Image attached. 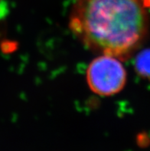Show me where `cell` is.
<instances>
[{
    "mask_svg": "<svg viewBox=\"0 0 150 151\" xmlns=\"http://www.w3.org/2000/svg\"><path fill=\"white\" fill-rule=\"evenodd\" d=\"M69 27L87 48L122 61L146 40L150 21L145 0H74Z\"/></svg>",
    "mask_w": 150,
    "mask_h": 151,
    "instance_id": "1",
    "label": "cell"
},
{
    "mask_svg": "<svg viewBox=\"0 0 150 151\" xmlns=\"http://www.w3.org/2000/svg\"><path fill=\"white\" fill-rule=\"evenodd\" d=\"M86 79L93 93L112 96L123 89L127 75L121 60L111 55H100L88 65Z\"/></svg>",
    "mask_w": 150,
    "mask_h": 151,
    "instance_id": "2",
    "label": "cell"
},
{
    "mask_svg": "<svg viewBox=\"0 0 150 151\" xmlns=\"http://www.w3.org/2000/svg\"><path fill=\"white\" fill-rule=\"evenodd\" d=\"M134 67L139 76L150 81V49L139 52L136 57Z\"/></svg>",
    "mask_w": 150,
    "mask_h": 151,
    "instance_id": "3",
    "label": "cell"
},
{
    "mask_svg": "<svg viewBox=\"0 0 150 151\" xmlns=\"http://www.w3.org/2000/svg\"><path fill=\"white\" fill-rule=\"evenodd\" d=\"M14 48H15V44H13L12 42H9V41H5V42H2L1 49L5 53H9V52H11V50H13Z\"/></svg>",
    "mask_w": 150,
    "mask_h": 151,
    "instance_id": "4",
    "label": "cell"
},
{
    "mask_svg": "<svg viewBox=\"0 0 150 151\" xmlns=\"http://www.w3.org/2000/svg\"><path fill=\"white\" fill-rule=\"evenodd\" d=\"M0 1H1V0H0Z\"/></svg>",
    "mask_w": 150,
    "mask_h": 151,
    "instance_id": "5",
    "label": "cell"
}]
</instances>
